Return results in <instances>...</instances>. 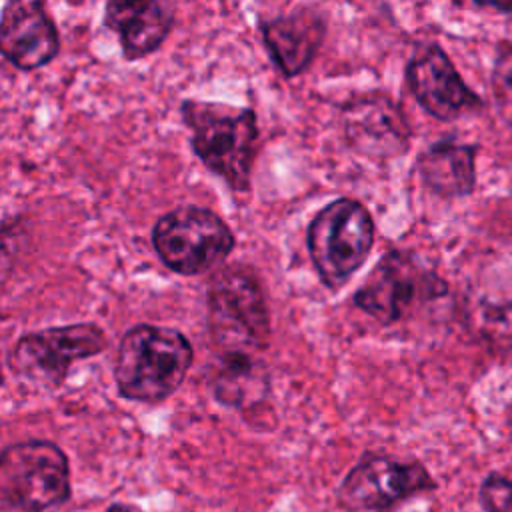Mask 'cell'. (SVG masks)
I'll list each match as a JSON object with an SVG mask.
<instances>
[{"mask_svg":"<svg viewBox=\"0 0 512 512\" xmlns=\"http://www.w3.org/2000/svg\"><path fill=\"white\" fill-rule=\"evenodd\" d=\"M208 332L222 354H258L270 344V312L252 268L228 264L206 290Z\"/></svg>","mask_w":512,"mask_h":512,"instance_id":"3957f363","label":"cell"},{"mask_svg":"<svg viewBox=\"0 0 512 512\" xmlns=\"http://www.w3.org/2000/svg\"><path fill=\"white\" fill-rule=\"evenodd\" d=\"M68 456L48 440L10 444L0 454V500L4 508L42 512L70 498Z\"/></svg>","mask_w":512,"mask_h":512,"instance_id":"5b68a950","label":"cell"},{"mask_svg":"<svg viewBox=\"0 0 512 512\" xmlns=\"http://www.w3.org/2000/svg\"><path fill=\"white\" fill-rule=\"evenodd\" d=\"M212 392L220 404L242 408L258 402L268 392V376L256 354H222Z\"/></svg>","mask_w":512,"mask_h":512,"instance_id":"2e32d148","label":"cell"},{"mask_svg":"<svg viewBox=\"0 0 512 512\" xmlns=\"http://www.w3.org/2000/svg\"><path fill=\"white\" fill-rule=\"evenodd\" d=\"M258 28L268 56L286 78L298 76L310 66L326 36V20L312 8H296L278 18L260 20Z\"/></svg>","mask_w":512,"mask_h":512,"instance_id":"5bb4252c","label":"cell"},{"mask_svg":"<svg viewBox=\"0 0 512 512\" xmlns=\"http://www.w3.org/2000/svg\"><path fill=\"white\" fill-rule=\"evenodd\" d=\"M108 348L104 330L92 322L52 326L22 334L8 354L10 370L22 380L42 386H60L72 364Z\"/></svg>","mask_w":512,"mask_h":512,"instance_id":"ba28073f","label":"cell"},{"mask_svg":"<svg viewBox=\"0 0 512 512\" xmlns=\"http://www.w3.org/2000/svg\"><path fill=\"white\" fill-rule=\"evenodd\" d=\"M174 14L172 0H106L104 26L118 36L124 60L136 62L164 44Z\"/></svg>","mask_w":512,"mask_h":512,"instance_id":"4fadbf2b","label":"cell"},{"mask_svg":"<svg viewBox=\"0 0 512 512\" xmlns=\"http://www.w3.org/2000/svg\"><path fill=\"white\" fill-rule=\"evenodd\" d=\"M374 232L372 214L354 198L332 200L312 218L306 244L324 286L342 288L364 266L374 244Z\"/></svg>","mask_w":512,"mask_h":512,"instance_id":"277c9868","label":"cell"},{"mask_svg":"<svg viewBox=\"0 0 512 512\" xmlns=\"http://www.w3.org/2000/svg\"><path fill=\"white\" fill-rule=\"evenodd\" d=\"M476 144L440 140L428 146L416 162L422 184L440 198H464L476 188Z\"/></svg>","mask_w":512,"mask_h":512,"instance_id":"9a60e30c","label":"cell"},{"mask_svg":"<svg viewBox=\"0 0 512 512\" xmlns=\"http://www.w3.org/2000/svg\"><path fill=\"white\" fill-rule=\"evenodd\" d=\"M478 502L484 512H512V480L490 472L478 488Z\"/></svg>","mask_w":512,"mask_h":512,"instance_id":"ac0fdd59","label":"cell"},{"mask_svg":"<svg viewBox=\"0 0 512 512\" xmlns=\"http://www.w3.org/2000/svg\"><path fill=\"white\" fill-rule=\"evenodd\" d=\"M490 86L496 108L506 124L512 126V44L502 42L496 52Z\"/></svg>","mask_w":512,"mask_h":512,"instance_id":"e0dca14e","label":"cell"},{"mask_svg":"<svg viewBox=\"0 0 512 512\" xmlns=\"http://www.w3.org/2000/svg\"><path fill=\"white\" fill-rule=\"evenodd\" d=\"M106 512H134V510L128 506H122V504H112Z\"/></svg>","mask_w":512,"mask_h":512,"instance_id":"ffe728a7","label":"cell"},{"mask_svg":"<svg viewBox=\"0 0 512 512\" xmlns=\"http://www.w3.org/2000/svg\"><path fill=\"white\" fill-rule=\"evenodd\" d=\"M404 78L414 100L436 120L452 122L484 108L482 98L466 86L438 44L420 46L408 60Z\"/></svg>","mask_w":512,"mask_h":512,"instance_id":"30bf717a","label":"cell"},{"mask_svg":"<svg viewBox=\"0 0 512 512\" xmlns=\"http://www.w3.org/2000/svg\"><path fill=\"white\" fill-rule=\"evenodd\" d=\"M346 144L368 158H392L410 146V124L394 98L370 92L350 98L340 110Z\"/></svg>","mask_w":512,"mask_h":512,"instance_id":"8fae6325","label":"cell"},{"mask_svg":"<svg viewBox=\"0 0 512 512\" xmlns=\"http://www.w3.org/2000/svg\"><path fill=\"white\" fill-rule=\"evenodd\" d=\"M478 6H486V8H494L498 12L504 14H512V0H474Z\"/></svg>","mask_w":512,"mask_h":512,"instance_id":"d6986e66","label":"cell"},{"mask_svg":"<svg viewBox=\"0 0 512 512\" xmlns=\"http://www.w3.org/2000/svg\"><path fill=\"white\" fill-rule=\"evenodd\" d=\"M448 284L410 250H388L354 294V304L384 326L416 304L442 298Z\"/></svg>","mask_w":512,"mask_h":512,"instance_id":"52a82bcc","label":"cell"},{"mask_svg":"<svg viewBox=\"0 0 512 512\" xmlns=\"http://www.w3.org/2000/svg\"><path fill=\"white\" fill-rule=\"evenodd\" d=\"M434 488L436 480L422 462L366 452L344 476L336 498L346 512H392L404 500Z\"/></svg>","mask_w":512,"mask_h":512,"instance_id":"9c48e42d","label":"cell"},{"mask_svg":"<svg viewBox=\"0 0 512 512\" xmlns=\"http://www.w3.org/2000/svg\"><path fill=\"white\" fill-rule=\"evenodd\" d=\"M184 124L200 162L234 192H248L258 150V116L252 108L210 100H184Z\"/></svg>","mask_w":512,"mask_h":512,"instance_id":"6da1fadb","label":"cell"},{"mask_svg":"<svg viewBox=\"0 0 512 512\" xmlns=\"http://www.w3.org/2000/svg\"><path fill=\"white\" fill-rule=\"evenodd\" d=\"M194 360L188 338L174 328L136 324L120 340L114 378L122 398L160 404L184 382Z\"/></svg>","mask_w":512,"mask_h":512,"instance_id":"7a4b0ae2","label":"cell"},{"mask_svg":"<svg viewBox=\"0 0 512 512\" xmlns=\"http://www.w3.org/2000/svg\"><path fill=\"white\" fill-rule=\"evenodd\" d=\"M230 226L202 206H178L160 216L152 228L158 258L176 274L198 276L228 258L234 248Z\"/></svg>","mask_w":512,"mask_h":512,"instance_id":"8992f818","label":"cell"},{"mask_svg":"<svg viewBox=\"0 0 512 512\" xmlns=\"http://www.w3.org/2000/svg\"><path fill=\"white\" fill-rule=\"evenodd\" d=\"M0 52L18 70L50 64L60 52V34L46 0H6L0 22Z\"/></svg>","mask_w":512,"mask_h":512,"instance_id":"7c38bea8","label":"cell"}]
</instances>
